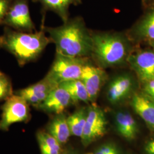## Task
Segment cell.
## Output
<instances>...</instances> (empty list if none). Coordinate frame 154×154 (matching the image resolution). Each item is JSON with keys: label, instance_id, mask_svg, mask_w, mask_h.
Returning <instances> with one entry per match:
<instances>
[{"label": "cell", "instance_id": "6", "mask_svg": "<svg viewBox=\"0 0 154 154\" xmlns=\"http://www.w3.org/2000/svg\"><path fill=\"white\" fill-rule=\"evenodd\" d=\"M107 123L103 111L97 106H90L88 109L86 123L81 138L83 146L88 147L102 138L107 132Z\"/></svg>", "mask_w": 154, "mask_h": 154}, {"label": "cell", "instance_id": "14", "mask_svg": "<svg viewBox=\"0 0 154 154\" xmlns=\"http://www.w3.org/2000/svg\"><path fill=\"white\" fill-rule=\"evenodd\" d=\"M115 124L117 131L128 141L136 138L138 132L137 122L128 112L118 111L115 116Z\"/></svg>", "mask_w": 154, "mask_h": 154}, {"label": "cell", "instance_id": "1", "mask_svg": "<svg viewBox=\"0 0 154 154\" xmlns=\"http://www.w3.org/2000/svg\"><path fill=\"white\" fill-rule=\"evenodd\" d=\"M54 44L56 53L75 58H85L92 53V38L80 18L68 20L62 26L45 27Z\"/></svg>", "mask_w": 154, "mask_h": 154}, {"label": "cell", "instance_id": "27", "mask_svg": "<svg viewBox=\"0 0 154 154\" xmlns=\"http://www.w3.org/2000/svg\"><path fill=\"white\" fill-rule=\"evenodd\" d=\"M145 147H154V139L150 142H149L146 146Z\"/></svg>", "mask_w": 154, "mask_h": 154}, {"label": "cell", "instance_id": "21", "mask_svg": "<svg viewBox=\"0 0 154 154\" xmlns=\"http://www.w3.org/2000/svg\"><path fill=\"white\" fill-rule=\"evenodd\" d=\"M14 94L11 80L2 72H0V101L6 100Z\"/></svg>", "mask_w": 154, "mask_h": 154}, {"label": "cell", "instance_id": "9", "mask_svg": "<svg viewBox=\"0 0 154 154\" xmlns=\"http://www.w3.org/2000/svg\"><path fill=\"white\" fill-rule=\"evenodd\" d=\"M57 86V84L45 76L38 82L17 90L14 94L21 96L29 105L37 109L44 101L50 93Z\"/></svg>", "mask_w": 154, "mask_h": 154}, {"label": "cell", "instance_id": "4", "mask_svg": "<svg viewBox=\"0 0 154 154\" xmlns=\"http://www.w3.org/2000/svg\"><path fill=\"white\" fill-rule=\"evenodd\" d=\"M86 62L84 58L56 53L54 61L46 76L58 86L66 81L81 79L83 67Z\"/></svg>", "mask_w": 154, "mask_h": 154}, {"label": "cell", "instance_id": "10", "mask_svg": "<svg viewBox=\"0 0 154 154\" xmlns=\"http://www.w3.org/2000/svg\"><path fill=\"white\" fill-rule=\"evenodd\" d=\"M106 78V74L101 68L88 62L83 66L81 80L87 90L90 102H93L97 98Z\"/></svg>", "mask_w": 154, "mask_h": 154}, {"label": "cell", "instance_id": "3", "mask_svg": "<svg viewBox=\"0 0 154 154\" xmlns=\"http://www.w3.org/2000/svg\"><path fill=\"white\" fill-rule=\"evenodd\" d=\"M92 53L99 63L105 67L121 64L129 56V45L123 36L115 34L91 35Z\"/></svg>", "mask_w": 154, "mask_h": 154}, {"label": "cell", "instance_id": "17", "mask_svg": "<svg viewBox=\"0 0 154 154\" xmlns=\"http://www.w3.org/2000/svg\"><path fill=\"white\" fill-rule=\"evenodd\" d=\"M58 86L65 88L70 94L73 104L79 102H90L87 90L81 79L73 80L61 83Z\"/></svg>", "mask_w": 154, "mask_h": 154}, {"label": "cell", "instance_id": "11", "mask_svg": "<svg viewBox=\"0 0 154 154\" xmlns=\"http://www.w3.org/2000/svg\"><path fill=\"white\" fill-rule=\"evenodd\" d=\"M72 104L73 103L70 94L65 88L58 86L50 93L37 109L48 114L59 115L63 114Z\"/></svg>", "mask_w": 154, "mask_h": 154}, {"label": "cell", "instance_id": "29", "mask_svg": "<svg viewBox=\"0 0 154 154\" xmlns=\"http://www.w3.org/2000/svg\"><path fill=\"white\" fill-rule=\"evenodd\" d=\"M143 1H145V0H143Z\"/></svg>", "mask_w": 154, "mask_h": 154}, {"label": "cell", "instance_id": "20", "mask_svg": "<svg viewBox=\"0 0 154 154\" xmlns=\"http://www.w3.org/2000/svg\"><path fill=\"white\" fill-rule=\"evenodd\" d=\"M137 33L142 39L151 42L154 41V9L139 23Z\"/></svg>", "mask_w": 154, "mask_h": 154}, {"label": "cell", "instance_id": "19", "mask_svg": "<svg viewBox=\"0 0 154 154\" xmlns=\"http://www.w3.org/2000/svg\"><path fill=\"white\" fill-rule=\"evenodd\" d=\"M88 109L83 107L67 117V122L72 135L81 138L86 123Z\"/></svg>", "mask_w": 154, "mask_h": 154}, {"label": "cell", "instance_id": "5", "mask_svg": "<svg viewBox=\"0 0 154 154\" xmlns=\"http://www.w3.org/2000/svg\"><path fill=\"white\" fill-rule=\"evenodd\" d=\"M30 105L21 96L14 94L2 106L0 131H8L17 123L28 122L31 118Z\"/></svg>", "mask_w": 154, "mask_h": 154}, {"label": "cell", "instance_id": "28", "mask_svg": "<svg viewBox=\"0 0 154 154\" xmlns=\"http://www.w3.org/2000/svg\"><path fill=\"white\" fill-rule=\"evenodd\" d=\"M151 43H152V45H153V46H154V41H153V42H152Z\"/></svg>", "mask_w": 154, "mask_h": 154}, {"label": "cell", "instance_id": "30", "mask_svg": "<svg viewBox=\"0 0 154 154\" xmlns=\"http://www.w3.org/2000/svg\"><path fill=\"white\" fill-rule=\"evenodd\" d=\"M0 72H1V71H0Z\"/></svg>", "mask_w": 154, "mask_h": 154}, {"label": "cell", "instance_id": "18", "mask_svg": "<svg viewBox=\"0 0 154 154\" xmlns=\"http://www.w3.org/2000/svg\"><path fill=\"white\" fill-rule=\"evenodd\" d=\"M36 138L41 154H61L62 145L46 131L37 132Z\"/></svg>", "mask_w": 154, "mask_h": 154}, {"label": "cell", "instance_id": "7", "mask_svg": "<svg viewBox=\"0 0 154 154\" xmlns=\"http://www.w3.org/2000/svg\"><path fill=\"white\" fill-rule=\"evenodd\" d=\"M2 25L19 32H33L35 25L30 16L28 0H13Z\"/></svg>", "mask_w": 154, "mask_h": 154}, {"label": "cell", "instance_id": "26", "mask_svg": "<svg viewBox=\"0 0 154 154\" xmlns=\"http://www.w3.org/2000/svg\"><path fill=\"white\" fill-rule=\"evenodd\" d=\"M145 151L147 154H154V147H145Z\"/></svg>", "mask_w": 154, "mask_h": 154}, {"label": "cell", "instance_id": "8", "mask_svg": "<svg viewBox=\"0 0 154 154\" xmlns=\"http://www.w3.org/2000/svg\"><path fill=\"white\" fill-rule=\"evenodd\" d=\"M127 61L141 82L144 83L154 79V51L146 50L131 54Z\"/></svg>", "mask_w": 154, "mask_h": 154}, {"label": "cell", "instance_id": "2", "mask_svg": "<svg viewBox=\"0 0 154 154\" xmlns=\"http://www.w3.org/2000/svg\"><path fill=\"white\" fill-rule=\"evenodd\" d=\"M42 25L38 32H22L6 27L0 36V48L16 58L20 66L37 60L46 46L51 43L45 35Z\"/></svg>", "mask_w": 154, "mask_h": 154}, {"label": "cell", "instance_id": "24", "mask_svg": "<svg viewBox=\"0 0 154 154\" xmlns=\"http://www.w3.org/2000/svg\"><path fill=\"white\" fill-rule=\"evenodd\" d=\"M144 90L148 97L154 100V79L144 83Z\"/></svg>", "mask_w": 154, "mask_h": 154}, {"label": "cell", "instance_id": "25", "mask_svg": "<svg viewBox=\"0 0 154 154\" xmlns=\"http://www.w3.org/2000/svg\"><path fill=\"white\" fill-rule=\"evenodd\" d=\"M61 154H78L75 151L72 149H66L63 150Z\"/></svg>", "mask_w": 154, "mask_h": 154}, {"label": "cell", "instance_id": "23", "mask_svg": "<svg viewBox=\"0 0 154 154\" xmlns=\"http://www.w3.org/2000/svg\"><path fill=\"white\" fill-rule=\"evenodd\" d=\"M13 0H0V25H2Z\"/></svg>", "mask_w": 154, "mask_h": 154}, {"label": "cell", "instance_id": "22", "mask_svg": "<svg viewBox=\"0 0 154 154\" xmlns=\"http://www.w3.org/2000/svg\"><path fill=\"white\" fill-rule=\"evenodd\" d=\"M85 154H122L118 147L113 143H105L91 152Z\"/></svg>", "mask_w": 154, "mask_h": 154}, {"label": "cell", "instance_id": "15", "mask_svg": "<svg viewBox=\"0 0 154 154\" xmlns=\"http://www.w3.org/2000/svg\"><path fill=\"white\" fill-rule=\"evenodd\" d=\"M46 131L55 138L62 146L67 142L72 136L67 122V116L63 113L55 115L48 123Z\"/></svg>", "mask_w": 154, "mask_h": 154}, {"label": "cell", "instance_id": "13", "mask_svg": "<svg viewBox=\"0 0 154 154\" xmlns=\"http://www.w3.org/2000/svg\"><path fill=\"white\" fill-rule=\"evenodd\" d=\"M131 105L135 112L150 128L154 129V100L140 94H135Z\"/></svg>", "mask_w": 154, "mask_h": 154}, {"label": "cell", "instance_id": "12", "mask_svg": "<svg viewBox=\"0 0 154 154\" xmlns=\"http://www.w3.org/2000/svg\"><path fill=\"white\" fill-rule=\"evenodd\" d=\"M133 81L128 75L116 77L110 82L107 91V98L112 104H116L127 98L132 91Z\"/></svg>", "mask_w": 154, "mask_h": 154}, {"label": "cell", "instance_id": "16", "mask_svg": "<svg viewBox=\"0 0 154 154\" xmlns=\"http://www.w3.org/2000/svg\"><path fill=\"white\" fill-rule=\"evenodd\" d=\"M34 1L39 2L45 10L54 12L61 17L63 22H65L69 20L70 6L79 4L82 0H34Z\"/></svg>", "mask_w": 154, "mask_h": 154}]
</instances>
